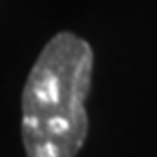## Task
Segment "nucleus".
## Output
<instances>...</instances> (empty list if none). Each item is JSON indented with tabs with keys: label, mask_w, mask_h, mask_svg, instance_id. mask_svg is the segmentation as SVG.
<instances>
[{
	"label": "nucleus",
	"mask_w": 157,
	"mask_h": 157,
	"mask_svg": "<svg viewBox=\"0 0 157 157\" xmlns=\"http://www.w3.org/2000/svg\"><path fill=\"white\" fill-rule=\"evenodd\" d=\"M93 51L87 40L59 33L46 42L22 93L26 157H75L87 137L85 99Z\"/></svg>",
	"instance_id": "f257e3e1"
}]
</instances>
